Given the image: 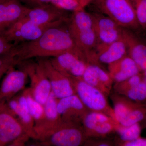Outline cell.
Wrapping results in <instances>:
<instances>
[{"label": "cell", "mask_w": 146, "mask_h": 146, "mask_svg": "<svg viewBox=\"0 0 146 146\" xmlns=\"http://www.w3.org/2000/svg\"><path fill=\"white\" fill-rule=\"evenodd\" d=\"M28 9L18 0H0V34L23 17Z\"/></svg>", "instance_id": "cell-20"}, {"label": "cell", "mask_w": 146, "mask_h": 146, "mask_svg": "<svg viewBox=\"0 0 146 146\" xmlns=\"http://www.w3.org/2000/svg\"><path fill=\"white\" fill-rule=\"evenodd\" d=\"M91 15L96 34L98 45L109 44L122 37V29L121 27L111 18L100 14Z\"/></svg>", "instance_id": "cell-14"}, {"label": "cell", "mask_w": 146, "mask_h": 146, "mask_svg": "<svg viewBox=\"0 0 146 146\" xmlns=\"http://www.w3.org/2000/svg\"><path fill=\"white\" fill-rule=\"evenodd\" d=\"M133 7L139 27L146 31V0H128Z\"/></svg>", "instance_id": "cell-26"}, {"label": "cell", "mask_w": 146, "mask_h": 146, "mask_svg": "<svg viewBox=\"0 0 146 146\" xmlns=\"http://www.w3.org/2000/svg\"><path fill=\"white\" fill-rule=\"evenodd\" d=\"M68 25V30L76 46L87 61L93 54V50L96 48L98 40L94 22L91 14L84 9L74 11Z\"/></svg>", "instance_id": "cell-2"}, {"label": "cell", "mask_w": 146, "mask_h": 146, "mask_svg": "<svg viewBox=\"0 0 146 146\" xmlns=\"http://www.w3.org/2000/svg\"><path fill=\"white\" fill-rule=\"evenodd\" d=\"M145 73H144V76H145V82L146 84V70L144 71Z\"/></svg>", "instance_id": "cell-36"}, {"label": "cell", "mask_w": 146, "mask_h": 146, "mask_svg": "<svg viewBox=\"0 0 146 146\" xmlns=\"http://www.w3.org/2000/svg\"><path fill=\"white\" fill-rule=\"evenodd\" d=\"M64 11L50 3L39 7L29 8L23 17L34 23L48 25L66 19Z\"/></svg>", "instance_id": "cell-16"}, {"label": "cell", "mask_w": 146, "mask_h": 146, "mask_svg": "<svg viewBox=\"0 0 146 146\" xmlns=\"http://www.w3.org/2000/svg\"><path fill=\"white\" fill-rule=\"evenodd\" d=\"M82 127L88 138H105L116 132L119 123L101 112H89L82 120Z\"/></svg>", "instance_id": "cell-9"}, {"label": "cell", "mask_w": 146, "mask_h": 146, "mask_svg": "<svg viewBox=\"0 0 146 146\" xmlns=\"http://www.w3.org/2000/svg\"><path fill=\"white\" fill-rule=\"evenodd\" d=\"M114 143L105 138H88L84 145L91 146H112Z\"/></svg>", "instance_id": "cell-31"}, {"label": "cell", "mask_w": 146, "mask_h": 146, "mask_svg": "<svg viewBox=\"0 0 146 146\" xmlns=\"http://www.w3.org/2000/svg\"><path fill=\"white\" fill-rule=\"evenodd\" d=\"M50 60L55 69L68 77H81L88 64L85 58L72 52L64 53Z\"/></svg>", "instance_id": "cell-13"}, {"label": "cell", "mask_w": 146, "mask_h": 146, "mask_svg": "<svg viewBox=\"0 0 146 146\" xmlns=\"http://www.w3.org/2000/svg\"><path fill=\"white\" fill-rule=\"evenodd\" d=\"M94 1L103 13L121 27H139L135 12L128 0H95Z\"/></svg>", "instance_id": "cell-8"}, {"label": "cell", "mask_w": 146, "mask_h": 146, "mask_svg": "<svg viewBox=\"0 0 146 146\" xmlns=\"http://www.w3.org/2000/svg\"><path fill=\"white\" fill-rule=\"evenodd\" d=\"M91 60L104 64H111L126 55L127 48L123 36L107 45H98Z\"/></svg>", "instance_id": "cell-19"}, {"label": "cell", "mask_w": 146, "mask_h": 146, "mask_svg": "<svg viewBox=\"0 0 146 146\" xmlns=\"http://www.w3.org/2000/svg\"><path fill=\"white\" fill-rule=\"evenodd\" d=\"M141 132V127L138 123L128 126L119 124L116 131L119 139L116 144L134 141L139 138Z\"/></svg>", "instance_id": "cell-25"}, {"label": "cell", "mask_w": 146, "mask_h": 146, "mask_svg": "<svg viewBox=\"0 0 146 146\" xmlns=\"http://www.w3.org/2000/svg\"><path fill=\"white\" fill-rule=\"evenodd\" d=\"M15 46L11 50L0 55V80L9 70L17 65Z\"/></svg>", "instance_id": "cell-27"}, {"label": "cell", "mask_w": 146, "mask_h": 146, "mask_svg": "<svg viewBox=\"0 0 146 146\" xmlns=\"http://www.w3.org/2000/svg\"><path fill=\"white\" fill-rule=\"evenodd\" d=\"M119 146H146V139L138 138L134 141L117 144Z\"/></svg>", "instance_id": "cell-34"}, {"label": "cell", "mask_w": 146, "mask_h": 146, "mask_svg": "<svg viewBox=\"0 0 146 146\" xmlns=\"http://www.w3.org/2000/svg\"><path fill=\"white\" fill-rule=\"evenodd\" d=\"M30 137L6 103H0V146H23Z\"/></svg>", "instance_id": "cell-4"}, {"label": "cell", "mask_w": 146, "mask_h": 146, "mask_svg": "<svg viewBox=\"0 0 146 146\" xmlns=\"http://www.w3.org/2000/svg\"><path fill=\"white\" fill-rule=\"evenodd\" d=\"M57 107L61 121L65 123L82 125L90 112L76 94L58 99Z\"/></svg>", "instance_id": "cell-12"}, {"label": "cell", "mask_w": 146, "mask_h": 146, "mask_svg": "<svg viewBox=\"0 0 146 146\" xmlns=\"http://www.w3.org/2000/svg\"><path fill=\"white\" fill-rule=\"evenodd\" d=\"M58 99L52 91L44 105V119L42 125L36 131V140L41 141L62 123L58 112Z\"/></svg>", "instance_id": "cell-18"}, {"label": "cell", "mask_w": 146, "mask_h": 146, "mask_svg": "<svg viewBox=\"0 0 146 146\" xmlns=\"http://www.w3.org/2000/svg\"><path fill=\"white\" fill-rule=\"evenodd\" d=\"M142 80L141 76L138 74L131 77L126 80L115 83L113 88L115 93L122 95L129 89L138 85Z\"/></svg>", "instance_id": "cell-29"}, {"label": "cell", "mask_w": 146, "mask_h": 146, "mask_svg": "<svg viewBox=\"0 0 146 146\" xmlns=\"http://www.w3.org/2000/svg\"><path fill=\"white\" fill-rule=\"evenodd\" d=\"M95 0H79V9H84L85 7L93 2Z\"/></svg>", "instance_id": "cell-35"}, {"label": "cell", "mask_w": 146, "mask_h": 146, "mask_svg": "<svg viewBox=\"0 0 146 146\" xmlns=\"http://www.w3.org/2000/svg\"><path fill=\"white\" fill-rule=\"evenodd\" d=\"M15 46L7 41L2 35L0 34V55L10 51Z\"/></svg>", "instance_id": "cell-33"}, {"label": "cell", "mask_w": 146, "mask_h": 146, "mask_svg": "<svg viewBox=\"0 0 146 146\" xmlns=\"http://www.w3.org/2000/svg\"><path fill=\"white\" fill-rule=\"evenodd\" d=\"M122 36L125 42L127 52L140 70H146V43L133 33L122 29Z\"/></svg>", "instance_id": "cell-21"}, {"label": "cell", "mask_w": 146, "mask_h": 146, "mask_svg": "<svg viewBox=\"0 0 146 146\" xmlns=\"http://www.w3.org/2000/svg\"><path fill=\"white\" fill-rule=\"evenodd\" d=\"M111 98L114 105L115 118L119 124L128 126L144 119L143 110L135 107L129 99L116 93L112 94Z\"/></svg>", "instance_id": "cell-10"}, {"label": "cell", "mask_w": 146, "mask_h": 146, "mask_svg": "<svg viewBox=\"0 0 146 146\" xmlns=\"http://www.w3.org/2000/svg\"><path fill=\"white\" fill-rule=\"evenodd\" d=\"M81 78L89 85L101 91L106 96H109L113 88L114 81L109 74L96 64L88 63Z\"/></svg>", "instance_id": "cell-17"}, {"label": "cell", "mask_w": 146, "mask_h": 146, "mask_svg": "<svg viewBox=\"0 0 146 146\" xmlns=\"http://www.w3.org/2000/svg\"><path fill=\"white\" fill-rule=\"evenodd\" d=\"M131 100L141 102L146 99V84L142 80L138 85L131 88L122 94Z\"/></svg>", "instance_id": "cell-28"}, {"label": "cell", "mask_w": 146, "mask_h": 146, "mask_svg": "<svg viewBox=\"0 0 146 146\" xmlns=\"http://www.w3.org/2000/svg\"><path fill=\"white\" fill-rule=\"evenodd\" d=\"M68 78L72 83L76 94L89 111L103 113L117 121L114 110L102 92L86 83L81 77Z\"/></svg>", "instance_id": "cell-3"}, {"label": "cell", "mask_w": 146, "mask_h": 146, "mask_svg": "<svg viewBox=\"0 0 146 146\" xmlns=\"http://www.w3.org/2000/svg\"><path fill=\"white\" fill-rule=\"evenodd\" d=\"M11 112L23 126L24 130L30 138L36 140L35 130V122L29 112L24 110L18 104L14 96L6 102Z\"/></svg>", "instance_id": "cell-23"}, {"label": "cell", "mask_w": 146, "mask_h": 146, "mask_svg": "<svg viewBox=\"0 0 146 146\" xmlns=\"http://www.w3.org/2000/svg\"><path fill=\"white\" fill-rule=\"evenodd\" d=\"M29 8L39 7L50 3L52 0H18Z\"/></svg>", "instance_id": "cell-32"}, {"label": "cell", "mask_w": 146, "mask_h": 146, "mask_svg": "<svg viewBox=\"0 0 146 146\" xmlns=\"http://www.w3.org/2000/svg\"><path fill=\"white\" fill-rule=\"evenodd\" d=\"M28 77L21 69L14 67L6 73L0 85V103L5 102L25 89Z\"/></svg>", "instance_id": "cell-15"}, {"label": "cell", "mask_w": 146, "mask_h": 146, "mask_svg": "<svg viewBox=\"0 0 146 146\" xmlns=\"http://www.w3.org/2000/svg\"><path fill=\"white\" fill-rule=\"evenodd\" d=\"M16 66L27 73L30 80L29 88L33 96L44 105L52 92V89L41 63L38 60L35 62L29 59L19 62Z\"/></svg>", "instance_id": "cell-7"}, {"label": "cell", "mask_w": 146, "mask_h": 146, "mask_svg": "<svg viewBox=\"0 0 146 146\" xmlns=\"http://www.w3.org/2000/svg\"><path fill=\"white\" fill-rule=\"evenodd\" d=\"M62 25L51 27L35 40L15 45L17 65L33 58L53 57L67 52L75 53L86 58L77 47L68 29Z\"/></svg>", "instance_id": "cell-1"}, {"label": "cell", "mask_w": 146, "mask_h": 146, "mask_svg": "<svg viewBox=\"0 0 146 146\" xmlns=\"http://www.w3.org/2000/svg\"><path fill=\"white\" fill-rule=\"evenodd\" d=\"M48 78L52 91L57 99L62 98L76 94L70 80L53 66L50 59L39 58L38 60Z\"/></svg>", "instance_id": "cell-11"}, {"label": "cell", "mask_w": 146, "mask_h": 146, "mask_svg": "<svg viewBox=\"0 0 146 146\" xmlns=\"http://www.w3.org/2000/svg\"><path fill=\"white\" fill-rule=\"evenodd\" d=\"M110 76L115 83L126 80L139 74L138 66L129 56H125L108 65Z\"/></svg>", "instance_id": "cell-22"}, {"label": "cell", "mask_w": 146, "mask_h": 146, "mask_svg": "<svg viewBox=\"0 0 146 146\" xmlns=\"http://www.w3.org/2000/svg\"><path fill=\"white\" fill-rule=\"evenodd\" d=\"M25 90L27 100L29 112L34 120L35 130L36 133V131L41 126L44 122L45 117L44 108L43 105L34 98L29 87L25 89Z\"/></svg>", "instance_id": "cell-24"}, {"label": "cell", "mask_w": 146, "mask_h": 146, "mask_svg": "<svg viewBox=\"0 0 146 146\" xmlns=\"http://www.w3.org/2000/svg\"><path fill=\"white\" fill-rule=\"evenodd\" d=\"M66 21V19H63L48 25H40L22 17L13 23L2 35L9 42L17 45L38 39L48 29L62 25Z\"/></svg>", "instance_id": "cell-5"}, {"label": "cell", "mask_w": 146, "mask_h": 146, "mask_svg": "<svg viewBox=\"0 0 146 146\" xmlns=\"http://www.w3.org/2000/svg\"><path fill=\"white\" fill-rule=\"evenodd\" d=\"M87 139L82 125L62 122L39 141L44 146H79L84 145Z\"/></svg>", "instance_id": "cell-6"}, {"label": "cell", "mask_w": 146, "mask_h": 146, "mask_svg": "<svg viewBox=\"0 0 146 146\" xmlns=\"http://www.w3.org/2000/svg\"><path fill=\"white\" fill-rule=\"evenodd\" d=\"M51 3L64 10L74 11L79 9V0H52Z\"/></svg>", "instance_id": "cell-30"}]
</instances>
